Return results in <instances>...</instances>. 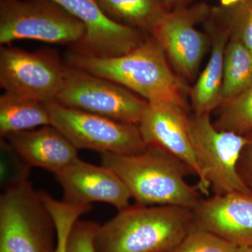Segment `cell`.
Masks as SVG:
<instances>
[{
	"mask_svg": "<svg viewBox=\"0 0 252 252\" xmlns=\"http://www.w3.org/2000/svg\"><path fill=\"white\" fill-rule=\"evenodd\" d=\"M167 56L152 36L128 54L87 57L68 52L64 63L124 86L149 104L172 102L189 109V89L173 72Z\"/></svg>",
	"mask_w": 252,
	"mask_h": 252,
	"instance_id": "cell-1",
	"label": "cell"
},
{
	"mask_svg": "<svg viewBox=\"0 0 252 252\" xmlns=\"http://www.w3.org/2000/svg\"><path fill=\"white\" fill-rule=\"evenodd\" d=\"M100 157L102 165L120 177L137 205L193 209L201 199L197 185L185 180L187 176L194 175L191 169L160 147L147 146L135 155L101 153Z\"/></svg>",
	"mask_w": 252,
	"mask_h": 252,
	"instance_id": "cell-2",
	"label": "cell"
},
{
	"mask_svg": "<svg viewBox=\"0 0 252 252\" xmlns=\"http://www.w3.org/2000/svg\"><path fill=\"white\" fill-rule=\"evenodd\" d=\"M193 224L192 210L175 205L129 206L99 225L95 252H170Z\"/></svg>",
	"mask_w": 252,
	"mask_h": 252,
	"instance_id": "cell-3",
	"label": "cell"
},
{
	"mask_svg": "<svg viewBox=\"0 0 252 252\" xmlns=\"http://www.w3.org/2000/svg\"><path fill=\"white\" fill-rule=\"evenodd\" d=\"M57 234L51 214L28 180L0 197V252H54Z\"/></svg>",
	"mask_w": 252,
	"mask_h": 252,
	"instance_id": "cell-4",
	"label": "cell"
},
{
	"mask_svg": "<svg viewBox=\"0 0 252 252\" xmlns=\"http://www.w3.org/2000/svg\"><path fill=\"white\" fill-rule=\"evenodd\" d=\"M86 34L84 23L54 0H0V44L33 39L78 45Z\"/></svg>",
	"mask_w": 252,
	"mask_h": 252,
	"instance_id": "cell-5",
	"label": "cell"
},
{
	"mask_svg": "<svg viewBox=\"0 0 252 252\" xmlns=\"http://www.w3.org/2000/svg\"><path fill=\"white\" fill-rule=\"evenodd\" d=\"M55 102L137 126L149 105L146 99L117 83L68 65L64 84Z\"/></svg>",
	"mask_w": 252,
	"mask_h": 252,
	"instance_id": "cell-6",
	"label": "cell"
},
{
	"mask_svg": "<svg viewBox=\"0 0 252 252\" xmlns=\"http://www.w3.org/2000/svg\"><path fill=\"white\" fill-rule=\"evenodd\" d=\"M51 126L79 150L135 155L147 148L139 126L48 102Z\"/></svg>",
	"mask_w": 252,
	"mask_h": 252,
	"instance_id": "cell-7",
	"label": "cell"
},
{
	"mask_svg": "<svg viewBox=\"0 0 252 252\" xmlns=\"http://www.w3.org/2000/svg\"><path fill=\"white\" fill-rule=\"evenodd\" d=\"M67 67L51 48L34 51L10 45L0 48V86L9 94L53 102L62 89Z\"/></svg>",
	"mask_w": 252,
	"mask_h": 252,
	"instance_id": "cell-8",
	"label": "cell"
},
{
	"mask_svg": "<svg viewBox=\"0 0 252 252\" xmlns=\"http://www.w3.org/2000/svg\"><path fill=\"white\" fill-rule=\"evenodd\" d=\"M189 122L195 154L215 195L252 194L237 168L240 152L248 142L246 136L218 130L211 122L210 114L194 113Z\"/></svg>",
	"mask_w": 252,
	"mask_h": 252,
	"instance_id": "cell-9",
	"label": "cell"
},
{
	"mask_svg": "<svg viewBox=\"0 0 252 252\" xmlns=\"http://www.w3.org/2000/svg\"><path fill=\"white\" fill-rule=\"evenodd\" d=\"M211 13L205 2L166 11L149 34L176 71L189 80L196 76L208 46L206 34L196 26L207 21Z\"/></svg>",
	"mask_w": 252,
	"mask_h": 252,
	"instance_id": "cell-10",
	"label": "cell"
},
{
	"mask_svg": "<svg viewBox=\"0 0 252 252\" xmlns=\"http://www.w3.org/2000/svg\"><path fill=\"white\" fill-rule=\"evenodd\" d=\"M84 23L85 37L69 49L72 54L106 58L128 54L145 41L149 34L137 28L114 22L94 0H54Z\"/></svg>",
	"mask_w": 252,
	"mask_h": 252,
	"instance_id": "cell-11",
	"label": "cell"
},
{
	"mask_svg": "<svg viewBox=\"0 0 252 252\" xmlns=\"http://www.w3.org/2000/svg\"><path fill=\"white\" fill-rule=\"evenodd\" d=\"M188 112L172 102L149 104L139 127L147 146L160 147L187 164L198 177L200 193L209 195L210 186L194 149Z\"/></svg>",
	"mask_w": 252,
	"mask_h": 252,
	"instance_id": "cell-12",
	"label": "cell"
},
{
	"mask_svg": "<svg viewBox=\"0 0 252 252\" xmlns=\"http://www.w3.org/2000/svg\"><path fill=\"white\" fill-rule=\"evenodd\" d=\"M63 190V200L74 205L94 202L110 204L119 211L130 206V192L108 167L97 166L78 158L54 174Z\"/></svg>",
	"mask_w": 252,
	"mask_h": 252,
	"instance_id": "cell-13",
	"label": "cell"
},
{
	"mask_svg": "<svg viewBox=\"0 0 252 252\" xmlns=\"http://www.w3.org/2000/svg\"><path fill=\"white\" fill-rule=\"evenodd\" d=\"M191 210L194 224L238 248L252 247V194L215 195L200 199Z\"/></svg>",
	"mask_w": 252,
	"mask_h": 252,
	"instance_id": "cell-14",
	"label": "cell"
},
{
	"mask_svg": "<svg viewBox=\"0 0 252 252\" xmlns=\"http://www.w3.org/2000/svg\"><path fill=\"white\" fill-rule=\"evenodd\" d=\"M3 139L28 166L41 167L54 174L78 158V149L51 125L14 132Z\"/></svg>",
	"mask_w": 252,
	"mask_h": 252,
	"instance_id": "cell-15",
	"label": "cell"
},
{
	"mask_svg": "<svg viewBox=\"0 0 252 252\" xmlns=\"http://www.w3.org/2000/svg\"><path fill=\"white\" fill-rule=\"evenodd\" d=\"M212 30V53L206 67L198 80L189 90L190 101L195 114H210L222 104V85L225 50L230 39V31L226 26H217L210 20Z\"/></svg>",
	"mask_w": 252,
	"mask_h": 252,
	"instance_id": "cell-16",
	"label": "cell"
},
{
	"mask_svg": "<svg viewBox=\"0 0 252 252\" xmlns=\"http://www.w3.org/2000/svg\"><path fill=\"white\" fill-rule=\"evenodd\" d=\"M48 103L4 92L0 96V135L51 126Z\"/></svg>",
	"mask_w": 252,
	"mask_h": 252,
	"instance_id": "cell-17",
	"label": "cell"
},
{
	"mask_svg": "<svg viewBox=\"0 0 252 252\" xmlns=\"http://www.w3.org/2000/svg\"><path fill=\"white\" fill-rule=\"evenodd\" d=\"M114 22L150 34L167 10L161 0H94Z\"/></svg>",
	"mask_w": 252,
	"mask_h": 252,
	"instance_id": "cell-18",
	"label": "cell"
},
{
	"mask_svg": "<svg viewBox=\"0 0 252 252\" xmlns=\"http://www.w3.org/2000/svg\"><path fill=\"white\" fill-rule=\"evenodd\" d=\"M252 86V54L240 41L230 37L225 50L222 104Z\"/></svg>",
	"mask_w": 252,
	"mask_h": 252,
	"instance_id": "cell-19",
	"label": "cell"
},
{
	"mask_svg": "<svg viewBox=\"0 0 252 252\" xmlns=\"http://www.w3.org/2000/svg\"><path fill=\"white\" fill-rule=\"evenodd\" d=\"M220 107L218 119L213 123L217 129L240 135L252 132V86Z\"/></svg>",
	"mask_w": 252,
	"mask_h": 252,
	"instance_id": "cell-20",
	"label": "cell"
},
{
	"mask_svg": "<svg viewBox=\"0 0 252 252\" xmlns=\"http://www.w3.org/2000/svg\"><path fill=\"white\" fill-rule=\"evenodd\" d=\"M38 193L56 225L57 241L54 252H67L68 238L73 225L81 215L90 211L92 206L71 205L56 200L43 190H38Z\"/></svg>",
	"mask_w": 252,
	"mask_h": 252,
	"instance_id": "cell-21",
	"label": "cell"
},
{
	"mask_svg": "<svg viewBox=\"0 0 252 252\" xmlns=\"http://www.w3.org/2000/svg\"><path fill=\"white\" fill-rule=\"evenodd\" d=\"M238 247L209 230L193 224L170 252H237Z\"/></svg>",
	"mask_w": 252,
	"mask_h": 252,
	"instance_id": "cell-22",
	"label": "cell"
},
{
	"mask_svg": "<svg viewBox=\"0 0 252 252\" xmlns=\"http://www.w3.org/2000/svg\"><path fill=\"white\" fill-rule=\"evenodd\" d=\"M225 26L230 31V37L238 39L252 54V0H241L228 7Z\"/></svg>",
	"mask_w": 252,
	"mask_h": 252,
	"instance_id": "cell-23",
	"label": "cell"
},
{
	"mask_svg": "<svg viewBox=\"0 0 252 252\" xmlns=\"http://www.w3.org/2000/svg\"><path fill=\"white\" fill-rule=\"evenodd\" d=\"M99 225L91 220H78L69 233L67 252H95L94 240Z\"/></svg>",
	"mask_w": 252,
	"mask_h": 252,
	"instance_id": "cell-24",
	"label": "cell"
},
{
	"mask_svg": "<svg viewBox=\"0 0 252 252\" xmlns=\"http://www.w3.org/2000/svg\"><path fill=\"white\" fill-rule=\"evenodd\" d=\"M245 136L248 142L240 152L237 168L242 181L252 190V132Z\"/></svg>",
	"mask_w": 252,
	"mask_h": 252,
	"instance_id": "cell-25",
	"label": "cell"
},
{
	"mask_svg": "<svg viewBox=\"0 0 252 252\" xmlns=\"http://www.w3.org/2000/svg\"><path fill=\"white\" fill-rule=\"evenodd\" d=\"M190 0H161L164 7L167 11H172L179 8L188 6Z\"/></svg>",
	"mask_w": 252,
	"mask_h": 252,
	"instance_id": "cell-26",
	"label": "cell"
},
{
	"mask_svg": "<svg viewBox=\"0 0 252 252\" xmlns=\"http://www.w3.org/2000/svg\"><path fill=\"white\" fill-rule=\"evenodd\" d=\"M241 0H220V4L223 7H231L234 5L238 4Z\"/></svg>",
	"mask_w": 252,
	"mask_h": 252,
	"instance_id": "cell-27",
	"label": "cell"
},
{
	"mask_svg": "<svg viewBox=\"0 0 252 252\" xmlns=\"http://www.w3.org/2000/svg\"><path fill=\"white\" fill-rule=\"evenodd\" d=\"M237 252H252V247H250V248H239Z\"/></svg>",
	"mask_w": 252,
	"mask_h": 252,
	"instance_id": "cell-28",
	"label": "cell"
}]
</instances>
